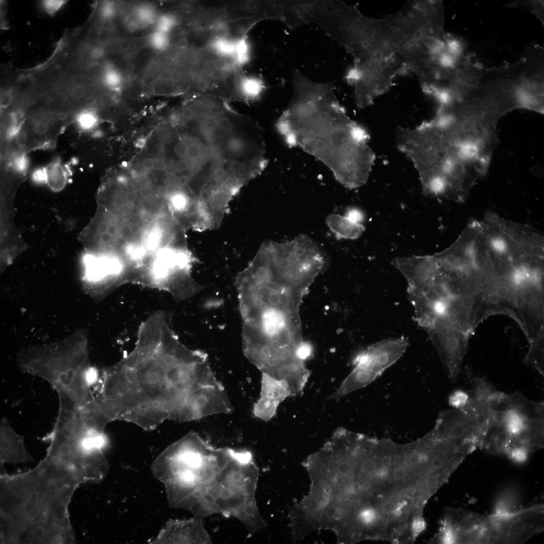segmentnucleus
<instances>
[{
	"instance_id": "16",
	"label": "nucleus",
	"mask_w": 544,
	"mask_h": 544,
	"mask_svg": "<svg viewBox=\"0 0 544 544\" xmlns=\"http://www.w3.org/2000/svg\"><path fill=\"white\" fill-rule=\"evenodd\" d=\"M186 232L171 214L167 213L148 223L142 243L151 254L167 248H186Z\"/></svg>"
},
{
	"instance_id": "2",
	"label": "nucleus",
	"mask_w": 544,
	"mask_h": 544,
	"mask_svg": "<svg viewBox=\"0 0 544 544\" xmlns=\"http://www.w3.org/2000/svg\"><path fill=\"white\" fill-rule=\"evenodd\" d=\"M335 88L297 71L293 97L276 128L288 145L315 157L340 184L353 189L366 183L376 156L368 132L348 116Z\"/></svg>"
},
{
	"instance_id": "10",
	"label": "nucleus",
	"mask_w": 544,
	"mask_h": 544,
	"mask_svg": "<svg viewBox=\"0 0 544 544\" xmlns=\"http://www.w3.org/2000/svg\"><path fill=\"white\" fill-rule=\"evenodd\" d=\"M452 382L456 381L465 356L469 335L449 322L436 321L426 329Z\"/></svg>"
},
{
	"instance_id": "12",
	"label": "nucleus",
	"mask_w": 544,
	"mask_h": 544,
	"mask_svg": "<svg viewBox=\"0 0 544 544\" xmlns=\"http://www.w3.org/2000/svg\"><path fill=\"white\" fill-rule=\"evenodd\" d=\"M125 220L99 206L84 232L90 252H116L124 242Z\"/></svg>"
},
{
	"instance_id": "28",
	"label": "nucleus",
	"mask_w": 544,
	"mask_h": 544,
	"mask_svg": "<svg viewBox=\"0 0 544 544\" xmlns=\"http://www.w3.org/2000/svg\"><path fill=\"white\" fill-rule=\"evenodd\" d=\"M46 181L55 190H59L64 186L66 179V172L59 163L48 165L44 170Z\"/></svg>"
},
{
	"instance_id": "17",
	"label": "nucleus",
	"mask_w": 544,
	"mask_h": 544,
	"mask_svg": "<svg viewBox=\"0 0 544 544\" xmlns=\"http://www.w3.org/2000/svg\"><path fill=\"white\" fill-rule=\"evenodd\" d=\"M87 279L93 283L111 281L119 286L130 283L129 269L117 253L89 252L84 257Z\"/></svg>"
},
{
	"instance_id": "39",
	"label": "nucleus",
	"mask_w": 544,
	"mask_h": 544,
	"mask_svg": "<svg viewBox=\"0 0 544 544\" xmlns=\"http://www.w3.org/2000/svg\"><path fill=\"white\" fill-rule=\"evenodd\" d=\"M490 245L496 253L500 255L506 254L508 250L506 240L501 236H494L491 238Z\"/></svg>"
},
{
	"instance_id": "3",
	"label": "nucleus",
	"mask_w": 544,
	"mask_h": 544,
	"mask_svg": "<svg viewBox=\"0 0 544 544\" xmlns=\"http://www.w3.org/2000/svg\"><path fill=\"white\" fill-rule=\"evenodd\" d=\"M180 463L192 474L185 487L197 485L194 494L200 503V515L233 516L250 534L266 526L255 500L258 469L250 452L217 449L202 441L196 461Z\"/></svg>"
},
{
	"instance_id": "23",
	"label": "nucleus",
	"mask_w": 544,
	"mask_h": 544,
	"mask_svg": "<svg viewBox=\"0 0 544 544\" xmlns=\"http://www.w3.org/2000/svg\"><path fill=\"white\" fill-rule=\"evenodd\" d=\"M513 443V437L504 426L493 427L488 431L483 448L489 454L506 457Z\"/></svg>"
},
{
	"instance_id": "15",
	"label": "nucleus",
	"mask_w": 544,
	"mask_h": 544,
	"mask_svg": "<svg viewBox=\"0 0 544 544\" xmlns=\"http://www.w3.org/2000/svg\"><path fill=\"white\" fill-rule=\"evenodd\" d=\"M516 287L517 306L525 327V335L530 342L543 330L542 280L529 278Z\"/></svg>"
},
{
	"instance_id": "35",
	"label": "nucleus",
	"mask_w": 544,
	"mask_h": 544,
	"mask_svg": "<svg viewBox=\"0 0 544 544\" xmlns=\"http://www.w3.org/2000/svg\"><path fill=\"white\" fill-rule=\"evenodd\" d=\"M410 468L403 460L401 462L390 468V474L388 480L399 484L402 489V482Z\"/></svg>"
},
{
	"instance_id": "36",
	"label": "nucleus",
	"mask_w": 544,
	"mask_h": 544,
	"mask_svg": "<svg viewBox=\"0 0 544 544\" xmlns=\"http://www.w3.org/2000/svg\"><path fill=\"white\" fill-rule=\"evenodd\" d=\"M469 394L464 391L458 389L453 391L448 398L449 404L454 409H461L468 402Z\"/></svg>"
},
{
	"instance_id": "8",
	"label": "nucleus",
	"mask_w": 544,
	"mask_h": 544,
	"mask_svg": "<svg viewBox=\"0 0 544 544\" xmlns=\"http://www.w3.org/2000/svg\"><path fill=\"white\" fill-rule=\"evenodd\" d=\"M436 438L468 447L474 451L483 448L485 437L477 426L468 405L461 409L440 412L431 431Z\"/></svg>"
},
{
	"instance_id": "6",
	"label": "nucleus",
	"mask_w": 544,
	"mask_h": 544,
	"mask_svg": "<svg viewBox=\"0 0 544 544\" xmlns=\"http://www.w3.org/2000/svg\"><path fill=\"white\" fill-rule=\"evenodd\" d=\"M489 515L493 528L495 543H522L544 528L542 504L520 508L505 514Z\"/></svg>"
},
{
	"instance_id": "34",
	"label": "nucleus",
	"mask_w": 544,
	"mask_h": 544,
	"mask_svg": "<svg viewBox=\"0 0 544 544\" xmlns=\"http://www.w3.org/2000/svg\"><path fill=\"white\" fill-rule=\"evenodd\" d=\"M531 453L526 447L519 445H512L506 457L517 464L525 463Z\"/></svg>"
},
{
	"instance_id": "42",
	"label": "nucleus",
	"mask_w": 544,
	"mask_h": 544,
	"mask_svg": "<svg viewBox=\"0 0 544 544\" xmlns=\"http://www.w3.org/2000/svg\"><path fill=\"white\" fill-rule=\"evenodd\" d=\"M344 216L351 221L360 224H363L365 219L363 212L361 209L355 207H348L346 210Z\"/></svg>"
},
{
	"instance_id": "52",
	"label": "nucleus",
	"mask_w": 544,
	"mask_h": 544,
	"mask_svg": "<svg viewBox=\"0 0 544 544\" xmlns=\"http://www.w3.org/2000/svg\"><path fill=\"white\" fill-rule=\"evenodd\" d=\"M101 103L102 106H109L112 104V97L109 94H105L101 98Z\"/></svg>"
},
{
	"instance_id": "45",
	"label": "nucleus",
	"mask_w": 544,
	"mask_h": 544,
	"mask_svg": "<svg viewBox=\"0 0 544 544\" xmlns=\"http://www.w3.org/2000/svg\"><path fill=\"white\" fill-rule=\"evenodd\" d=\"M517 87V84L511 79H505L498 83L499 93L505 94L514 92Z\"/></svg>"
},
{
	"instance_id": "48",
	"label": "nucleus",
	"mask_w": 544,
	"mask_h": 544,
	"mask_svg": "<svg viewBox=\"0 0 544 544\" xmlns=\"http://www.w3.org/2000/svg\"><path fill=\"white\" fill-rule=\"evenodd\" d=\"M103 6L101 10L102 17L105 19L112 17L115 12L113 6L111 4H106Z\"/></svg>"
},
{
	"instance_id": "21",
	"label": "nucleus",
	"mask_w": 544,
	"mask_h": 544,
	"mask_svg": "<svg viewBox=\"0 0 544 544\" xmlns=\"http://www.w3.org/2000/svg\"><path fill=\"white\" fill-rule=\"evenodd\" d=\"M27 451L24 438L13 429L8 419L3 417L0 422V463H19L33 461Z\"/></svg>"
},
{
	"instance_id": "41",
	"label": "nucleus",
	"mask_w": 544,
	"mask_h": 544,
	"mask_svg": "<svg viewBox=\"0 0 544 544\" xmlns=\"http://www.w3.org/2000/svg\"><path fill=\"white\" fill-rule=\"evenodd\" d=\"M457 60L446 50L438 56L437 63L439 66L449 70L453 69L456 66Z\"/></svg>"
},
{
	"instance_id": "5",
	"label": "nucleus",
	"mask_w": 544,
	"mask_h": 544,
	"mask_svg": "<svg viewBox=\"0 0 544 544\" xmlns=\"http://www.w3.org/2000/svg\"><path fill=\"white\" fill-rule=\"evenodd\" d=\"M196 261L188 248L158 250L151 254L139 285L167 291L177 299L188 297L200 288L191 274Z\"/></svg>"
},
{
	"instance_id": "44",
	"label": "nucleus",
	"mask_w": 544,
	"mask_h": 544,
	"mask_svg": "<svg viewBox=\"0 0 544 544\" xmlns=\"http://www.w3.org/2000/svg\"><path fill=\"white\" fill-rule=\"evenodd\" d=\"M470 266L474 270L481 271L486 269L488 261L485 256L477 253L469 262Z\"/></svg>"
},
{
	"instance_id": "25",
	"label": "nucleus",
	"mask_w": 544,
	"mask_h": 544,
	"mask_svg": "<svg viewBox=\"0 0 544 544\" xmlns=\"http://www.w3.org/2000/svg\"><path fill=\"white\" fill-rule=\"evenodd\" d=\"M529 342V349L525 355L524 361L526 364L534 368L543 376V330Z\"/></svg>"
},
{
	"instance_id": "38",
	"label": "nucleus",
	"mask_w": 544,
	"mask_h": 544,
	"mask_svg": "<svg viewBox=\"0 0 544 544\" xmlns=\"http://www.w3.org/2000/svg\"><path fill=\"white\" fill-rule=\"evenodd\" d=\"M427 526L422 514H414L410 524V532L414 541L426 529Z\"/></svg>"
},
{
	"instance_id": "13",
	"label": "nucleus",
	"mask_w": 544,
	"mask_h": 544,
	"mask_svg": "<svg viewBox=\"0 0 544 544\" xmlns=\"http://www.w3.org/2000/svg\"><path fill=\"white\" fill-rule=\"evenodd\" d=\"M440 524L453 531L456 543H492L489 516L459 508H447Z\"/></svg>"
},
{
	"instance_id": "31",
	"label": "nucleus",
	"mask_w": 544,
	"mask_h": 544,
	"mask_svg": "<svg viewBox=\"0 0 544 544\" xmlns=\"http://www.w3.org/2000/svg\"><path fill=\"white\" fill-rule=\"evenodd\" d=\"M123 80L121 72L114 65L109 64L104 69L102 81L107 88L114 91L119 90L123 84Z\"/></svg>"
},
{
	"instance_id": "50",
	"label": "nucleus",
	"mask_w": 544,
	"mask_h": 544,
	"mask_svg": "<svg viewBox=\"0 0 544 544\" xmlns=\"http://www.w3.org/2000/svg\"><path fill=\"white\" fill-rule=\"evenodd\" d=\"M84 93L85 90L82 86H76L71 92L72 96L77 99L81 98L84 96Z\"/></svg>"
},
{
	"instance_id": "29",
	"label": "nucleus",
	"mask_w": 544,
	"mask_h": 544,
	"mask_svg": "<svg viewBox=\"0 0 544 544\" xmlns=\"http://www.w3.org/2000/svg\"><path fill=\"white\" fill-rule=\"evenodd\" d=\"M235 46V39L225 36H218L210 42V47L218 56L233 58Z\"/></svg>"
},
{
	"instance_id": "33",
	"label": "nucleus",
	"mask_w": 544,
	"mask_h": 544,
	"mask_svg": "<svg viewBox=\"0 0 544 544\" xmlns=\"http://www.w3.org/2000/svg\"><path fill=\"white\" fill-rule=\"evenodd\" d=\"M176 16L170 13H159L153 26V29L170 34L177 25Z\"/></svg>"
},
{
	"instance_id": "53",
	"label": "nucleus",
	"mask_w": 544,
	"mask_h": 544,
	"mask_svg": "<svg viewBox=\"0 0 544 544\" xmlns=\"http://www.w3.org/2000/svg\"><path fill=\"white\" fill-rule=\"evenodd\" d=\"M84 78L81 76H77L74 77L73 81L76 86H82L84 83Z\"/></svg>"
},
{
	"instance_id": "47",
	"label": "nucleus",
	"mask_w": 544,
	"mask_h": 544,
	"mask_svg": "<svg viewBox=\"0 0 544 544\" xmlns=\"http://www.w3.org/2000/svg\"><path fill=\"white\" fill-rule=\"evenodd\" d=\"M478 253V250L474 242H470L464 250V254L469 262Z\"/></svg>"
},
{
	"instance_id": "1",
	"label": "nucleus",
	"mask_w": 544,
	"mask_h": 544,
	"mask_svg": "<svg viewBox=\"0 0 544 544\" xmlns=\"http://www.w3.org/2000/svg\"><path fill=\"white\" fill-rule=\"evenodd\" d=\"M185 347L157 311L141 325L133 349L112 366L114 393L127 421L152 429L194 420L185 393Z\"/></svg>"
},
{
	"instance_id": "49",
	"label": "nucleus",
	"mask_w": 544,
	"mask_h": 544,
	"mask_svg": "<svg viewBox=\"0 0 544 544\" xmlns=\"http://www.w3.org/2000/svg\"><path fill=\"white\" fill-rule=\"evenodd\" d=\"M531 252L536 257L542 259L543 255V249L541 245H532L530 248Z\"/></svg>"
},
{
	"instance_id": "46",
	"label": "nucleus",
	"mask_w": 544,
	"mask_h": 544,
	"mask_svg": "<svg viewBox=\"0 0 544 544\" xmlns=\"http://www.w3.org/2000/svg\"><path fill=\"white\" fill-rule=\"evenodd\" d=\"M390 468L386 467H378L373 474V478L379 484L387 481L390 476Z\"/></svg>"
},
{
	"instance_id": "26",
	"label": "nucleus",
	"mask_w": 544,
	"mask_h": 544,
	"mask_svg": "<svg viewBox=\"0 0 544 544\" xmlns=\"http://www.w3.org/2000/svg\"><path fill=\"white\" fill-rule=\"evenodd\" d=\"M159 14L154 5L151 3H143L134 7L132 17L135 24L145 28L153 26Z\"/></svg>"
},
{
	"instance_id": "22",
	"label": "nucleus",
	"mask_w": 544,
	"mask_h": 544,
	"mask_svg": "<svg viewBox=\"0 0 544 544\" xmlns=\"http://www.w3.org/2000/svg\"><path fill=\"white\" fill-rule=\"evenodd\" d=\"M330 230L338 239L354 240L360 237L365 231L363 224L356 223L345 216L332 214L326 219Z\"/></svg>"
},
{
	"instance_id": "32",
	"label": "nucleus",
	"mask_w": 544,
	"mask_h": 544,
	"mask_svg": "<svg viewBox=\"0 0 544 544\" xmlns=\"http://www.w3.org/2000/svg\"><path fill=\"white\" fill-rule=\"evenodd\" d=\"M251 49L248 41L243 37L235 39V46L233 59L239 65L245 64L249 61Z\"/></svg>"
},
{
	"instance_id": "19",
	"label": "nucleus",
	"mask_w": 544,
	"mask_h": 544,
	"mask_svg": "<svg viewBox=\"0 0 544 544\" xmlns=\"http://www.w3.org/2000/svg\"><path fill=\"white\" fill-rule=\"evenodd\" d=\"M291 396H294L293 393L286 381L262 374L261 397L255 407L256 415L263 420H269L279 404Z\"/></svg>"
},
{
	"instance_id": "24",
	"label": "nucleus",
	"mask_w": 544,
	"mask_h": 544,
	"mask_svg": "<svg viewBox=\"0 0 544 544\" xmlns=\"http://www.w3.org/2000/svg\"><path fill=\"white\" fill-rule=\"evenodd\" d=\"M265 86L262 81L256 77L245 76L241 78L236 86L238 97L248 101L257 100L261 95Z\"/></svg>"
},
{
	"instance_id": "18",
	"label": "nucleus",
	"mask_w": 544,
	"mask_h": 544,
	"mask_svg": "<svg viewBox=\"0 0 544 544\" xmlns=\"http://www.w3.org/2000/svg\"><path fill=\"white\" fill-rule=\"evenodd\" d=\"M391 263L405 279L407 293L419 291L439 273L435 256L396 257Z\"/></svg>"
},
{
	"instance_id": "40",
	"label": "nucleus",
	"mask_w": 544,
	"mask_h": 544,
	"mask_svg": "<svg viewBox=\"0 0 544 544\" xmlns=\"http://www.w3.org/2000/svg\"><path fill=\"white\" fill-rule=\"evenodd\" d=\"M446 51L457 59L462 51L461 43L456 38H449L445 42Z\"/></svg>"
},
{
	"instance_id": "27",
	"label": "nucleus",
	"mask_w": 544,
	"mask_h": 544,
	"mask_svg": "<svg viewBox=\"0 0 544 544\" xmlns=\"http://www.w3.org/2000/svg\"><path fill=\"white\" fill-rule=\"evenodd\" d=\"M518 494L514 490H506L498 497L492 514H505L519 508Z\"/></svg>"
},
{
	"instance_id": "30",
	"label": "nucleus",
	"mask_w": 544,
	"mask_h": 544,
	"mask_svg": "<svg viewBox=\"0 0 544 544\" xmlns=\"http://www.w3.org/2000/svg\"><path fill=\"white\" fill-rule=\"evenodd\" d=\"M170 34L153 29L147 36L146 43L152 50L163 52L167 50L170 43Z\"/></svg>"
},
{
	"instance_id": "37",
	"label": "nucleus",
	"mask_w": 544,
	"mask_h": 544,
	"mask_svg": "<svg viewBox=\"0 0 544 544\" xmlns=\"http://www.w3.org/2000/svg\"><path fill=\"white\" fill-rule=\"evenodd\" d=\"M98 119L96 112L92 109H87L82 111L78 116L80 124L86 129H89L95 126Z\"/></svg>"
},
{
	"instance_id": "51",
	"label": "nucleus",
	"mask_w": 544,
	"mask_h": 544,
	"mask_svg": "<svg viewBox=\"0 0 544 544\" xmlns=\"http://www.w3.org/2000/svg\"><path fill=\"white\" fill-rule=\"evenodd\" d=\"M147 142V139L145 137H141L137 139L134 142V146L135 148L139 149H142L145 147Z\"/></svg>"
},
{
	"instance_id": "11",
	"label": "nucleus",
	"mask_w": 544,
	"mask_h": 544,
	"mask_svg": "<svg viewBox=\"0 0 544 544\" xmlns=\"http://www.w3.org/2000/svg\"><path fill=\"white\" fill-rule=\"evenodd\" d=\"M98 202L124 220L140 214L135 180L129 173H117L106 179L98 193Z\"/></svg>"
},
{
	"instance_id": "43",
	"label": "nucleus",
	"mask_w": 544,
	"mask_h": 544,
	"mask_svg": "<svg viewBox=\"0 0 544 544\" xmlns=\"http://www.w3.org/2000/svg\"><path fill=\"white\" fill-rule=\"evenodd\" d=\"M66 3L65 1H43L42 5L46 12L54 15Z\"/></svg>"
},
{
	"instance_id": "9",
	"label": "nucleus",
	"mask_w": 544,
	"mask_h": 544,
	"mask_svg": "<svg viewBox=\"0 0 544 544\" xmlns=\"http://www.w3.org/2000/svg\"><path fill=\"white\" fill-rule=\"evenodd\" d=\"M155 179L169 213L184 229L205 231L197 198L189 188L166 173Z\"/></svg>"
},
{
	"instance_id": "4",
	"label": "nucleus",
	"mask_w": 544,
	"mask_h": 544,
	"mask_svg": "<svg viewBox=\"0 0 544 544\" xmlns=\"http://www.w3.org/2000/svg\"><path fill=\"white\" fill-rule=\"evenodd\" d=\"M29 353L21 364L25 372L49 383L57 393L71 395L90 386L85 376L90 366L85 348L52 349Z\"/></svg>"
},
{
	"instance_id": "20",
	"label": "nucleus",
	"mask_w": 544,
	"mask_h": 544,
	"mask_svg": "<svg viewBox=\"0 0 544 544\" xmlns=\"http://www.w3.org/2000/svg\"><path fill=\"white\" fill-rule=\"evenodd\" d=\"M140 214L149 221L169 213L154 177L135 179Z\"/></svg>"
},
{
	"instance_id": "14",
	"label": "nucleus",
	"mask_w": 544,
	"mask_h": 544,
	"mask_svg": "<svg viewBox=\"0 0 544 544\" xmlns=\"http://www.w3.org/2000/svg\"><path fill=\"white\" fill-rule=\"evenodd\" d=\"M516 286L508 281H491L483 291L475 319V327L488 316L503 314L514 319L525 334V327L516 304Z\"/></svg>"
},
{
	"instance_id": "7",
	"label": "nucleus",
	"mask_w": 544,
	"mask_h": 544,
	"mask_svg": "<svg viewBox=\"0 0 544 544\" xmlns=\"http://www.w3.org/2000/svg\"><path fill=\"white\" fill-rule=\"evenodd\" d=\"M408 345L407 338L401 336L382 340L359 352L353 360V376L362 385H369L401 357Z\"/></svg>"
}]
</instances>
